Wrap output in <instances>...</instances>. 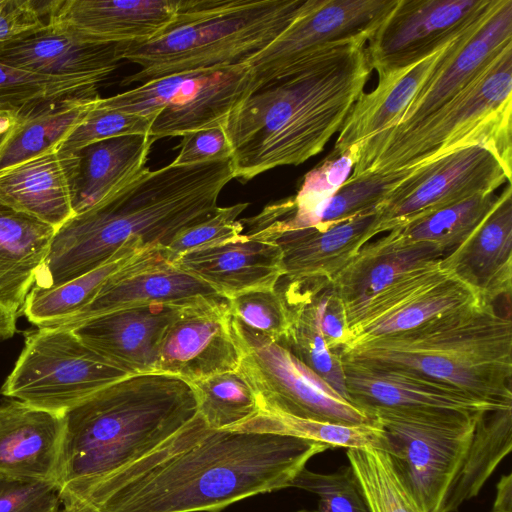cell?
I'll use <instances>...</instances> for the list:
<instances>
[{"instance_id": "cell-1", "label": "cell", "mask_w": 512, "mask_h": 512, "mask_svg": "<svg viewBox=\"0 0 512 512\" xmlns=\"http://www.w3.org/2000/svg\"><path fill=\"white\" fill-rule=\"evenodd\" d=\"M326 443L216 430L198 413L152 451L96 485L72 512H219L291 487Z\"/></svg>"}, {"instance_id": "cell-2", "label": "cell", "mask_w": 512, "mask_h": 512, "mask_svg": "<svg viewBox=\"0 0 512 512\" xmlns=\"http://www.w3.org/2000/svg\"><path fill=\"white\" fill-rule=\"evenodd\" d=\"M233 178L231 159L147 168L57 228L33 286L56 287L124 252L165 248L179 232L216 211L221 191Z\"/></svg>"}, {"instance_id": "cell-3", "label": "cell", "mask_w": 512, "mask_h": 512, "mask_svg": "<svg viewBox=\"0 0 512 512\" xmlns=\"http://www.w3.org/2000/svg\"><path fill=\"white\" fill-rule=\"evenodd\" d=\"M365 42L332 48L268 83L234 109L223 124L234 178L299 165L339 132L373 70Z\"/></svg>"}, {"instance_id": "cell-4", "label": "cell", "mask_w": 512, "mask_h": 512, "mask_svg": "<svg viewBox=\"0 0 512 512\" xmlns=\"http://www.w3.org/2000/svg\"><path fill=\"white\" fill-rule=\"evenodd\" d=\"M197 414L192 385L161 372L124 377L67 411L56 478L61 512H72L101 481L152 451Z\"/></svg>"}, {"instance_id": "cell-5", "label": "cell", "mask_w": 512, "mask_h": 512, "mask_svg": "<svg viewBox=\"0 0 512 512\" xmlns=\"http://www.w3.org/2000/svg\"><path fill=\"white\" fill-rule=\"evenodd\" d=\"M341 356L512 405V321L492 304L443 313L409 331L347 348Z\"/></svg>"}, {"instance_id": "cell-6", "label": "cell", "mask_w": 512, "mask_h": 512, "mask_svg": "<svg viewBox=\"0 0 512 512\" xmlns=\"http://www.w3.org/2000/svg\"><path fill=\"white\" fill-rule=\"evenodd\" d=\"M309 0H179L156 37L130 43L124 59L140 66L121 85L247 63L276 40Z\"/></svg>"}, {"instance_id": "cell-7", "label": "cell", "mask_w": 512, "mask_h": 512, "mask_svg": "<svg viewBox=\"0 0 512 512\" xmlns=\"http://www.w3.org/2000/svg\"><path fill=\"white\" fill-rule=\"evenodd\" d=\"M472 145L490 148L512 172V45L424 120L353 147L356 162L349 177L409 170Z\"/></svg>"}, {"instance_id": "cell-8", "label": "cell", "mask_w": 512, "mask_h": 512, "mask_svg": "<svg viewBox=\"0 0 512 512\" xmlns=\"http://www.w3.org/2000/svg\"><path fill=\"white\" fill-rule=\"evenodd\" d=\"M260 88L250 65L208 68L165 76L117 95L102 106L153 116L156 140L223 126L229 114Z\"/></svg>"}, {"instance_id": "cell-9", "label": "cell", "mask_w": 512, "mask_h": 512, "mask_svg": "<svg viewBox=\"0 0 512 512\" xmlns=\"http://www.w3.org/2000/svg\"><path fill=\"white\" fill-rule=\"evenodd\" d=\"M130 374L64 327H38L24 347L1 394L64 415L96 392Z\"/></svg>"}, {"instance_id": "cell-10", "label": "cell", "mask_w": 512, "mask_h": 512, "mask_svg": "<svg viewBox=\"0 0 512 512\" xmlns=\"http://www.w3.org/2000/svg\"><path fill=\"white\" fill-rule=\"evenodd\" d=\"M232 327L242 354L238 370L255 391L261 412L345 425L379 423L279 342L252 331L233 317Z\"/></svg>"}, {"instance_id": "cell-11", "label": "cell", "mask_w": 512, "mask_h": 512, "mask_svg": "<svg viewBox=\"0 0 512 512\" xmlns=\"http://www.w3.org/2000/svg\"><path fill=\"white\" fill-rule=\"evenodd\" d=\"M480 416L409 419L375 415L385 431L387 453L396 473L419 512H441L466 460Z\"/></svg>"}, {"instance_id": "cell-12", "label": "cell", "mask_w": 512, "mask_h": 512, "mask_svg": "<svg viewBox=\"0 0 512 512\" xmlns=\"http://www.w3.org/2000/svg\"><path fill=\"white\" fill-rule=\"evenodd\" d=\"M511 176L498 156L481 145L463 147L421 164L378 206L377 235L477 194L495 192L511 182Z\"/></svg>"}, {"instance_id": "cell-13", "label": "cell", "mask_w": 512, "mask_h": 512, "mask_svg": "<svg viewBox=\"0 0 512 512\" xmlns=\"http://www.w3.org/2000/svg\"><path fill=\"white\" fill-rule=\"evenodd\" d=\"M397 0H309L304 12L251 58L260 88L335 47L367 42Z\"/></svg>"}, {"instance_id": "cell-14", "label": "cell", "mask_w": 512, "mask_h": 512, "mask_svg": "<svg viewBox=\"0 0 512 512\" xmlns=\"http://www.w3.org/2000/svg\"><path fill=\"white\" fill-rule=\"evenodd\" d=\"M499 0H397L369 38L368 62L378 76L436 52Z\"/></svg>"}, {"instance_id": "cell-15", "label": "cell", "mask_w": 512, "mask_h": 512, "mask_svg": "<svg viewBox=\"0 0 512 512\" xmlns=\"http://www.w3.org/2000/svg\"><path fill=\"white\" fill-rule=\"evenodd\" d=\"M476 302L481 301L442 267L441 259L430 262L407 273L368 302L350 327L349 342L343 351L409 331L438 315Z\"/></svg>"}, {"instance_id": "cell-16", "label": "cell", "mask_w": 512, "mask_h": 512, "mask_svg": "<svg viewBox=\"0 0 512 512\" xmlns=\"http://www.w3.org/2000/svg\"><path fill=\"white\" fill-rule=\"evenodd\" d=\"M241 348L232 327L228 300L183 308L162 338L155 372L189 383L236 371Z\"/></svg>"}, {"instance_id": "cell-17", "label": "cell", "mask_w": 512, "mask_h": 512, "mask_svg": "<svg viewBox=\"0 0 512 512\" xmlns=\"http://www.w3.org/2000/svg\"><path fill=\"white\" fill-rule=\"evenodd\" d=\"M223 300L227 299L168 260L163 247H151L112 275L81 312L52 327L71 328L90 318L135 306L189 307Z\"/></svg>"}, {"instance_id": "cell-18", "label": "cell", "mask_w": 512, "mask_h": 512, "mask_svg": "<svg viewBox=\"0 0 512 512\" xmlns=\"http://www.w3.org/2000/svg\"><path fill=\"white\" fill-rule=\"evenodd\" d=\"M342 360L349 399L369 414L378 410L401 414H482L512 408L408 372L343 357Z\"/></svg>"}, {"instance_id": "cell-19", "label": "cell", "mask_w": 512, "mask_h": 512, "mask_svg": "<svg viewBox=\"0 0 512 512\" xmlns=\"http://www.w3.org/2000/svg\"><path fill=\"white\" fill-rule=\"evenodd\" d=\"M378 212L359 215L324 230L308 228L259 240L282 253L284 292H314L330 285L356 253L377 235Z\"/></svg>"}, {"instance_id": "cell-20", "label": "cell", "mask_w": 512, "mask_h": 512, "mask_svg": "<svg viewBox=\"0 0 512 512\" xmlns=\"http://www.w3.org/2000/svg\"><path fill=\"white\" fill-rule=\"evenodd\" d=\"M510 45L512 0H502L475 33L425 81L396 126L375 136L399 133L436 112L464 90Z\"/></svg>"}, {"instance_id": "cell-21", "label": "cell", "mask_w": 512, "mask_h": 512, "mask_svg": "<svg viewBox=\"0 0 512 512\" xmlns=\"http://www.w3.org/2000/svg\"><path fill=\"white\" fill-rule=\"evenodd\" d=\"M480 17L446 45L428 57L402 69L378 76V84L363 92L344 120L334 148L344 154L376 134L396 126L425 81L460 47L500 5Z\"/></svg>"}, {"instance_id": "cell-22", "label": "cell", "mask_w": 512, "mask_h": 512, "mask_svg": "<svg viewBox=\"0 0 512 512\" xmlns=\"http://www.w3.org/2000/svg\"><path fill=\"white\" fill-rule=\"evenodd\" d=\"M441 265L467 285L486 304L506 298L512 291V187L498 195L497 202L478 227L441 258Z\"/></svg>"}, {"instance_id": "cell-23", "label": "cell", "mask_w": 512, "mask_h": 512, "mask_svg": "<svg viewBox=\"0 0 512 512\" xmlns=\"http://www.w3.org/2000/svg\"><path fill=\"white\" fill-rule=\"evenodd\" d=\"M179 0H49L47 24L99 43H143L174 19Z\"/></svg>"}, {"instance_id": "cell-24", "label": "cell", "mask_w": 512, "mask_h": 512, "mask_svg": "<svg viewBox=\"0 0 512 512\" xmlns=\"http://www.w3.org/2000/svg\"><path fill=\"white\" fill-rule=\"evenodd\" d=\"M183 308L168 304L129 307L90 318L68 329L130 374L155 372L164 333Z\"/></svg>"}, {"instance_id": "cell-25", "label": "cell", "mask_w": 512, "mask_h": 512, "mask_svg": "<svg viewBox=\"0 0 512 512\" xmlns=\"http://www.w3.org/2000/svg\"><path fill=\"white\" fill-rule=\"evenodd\" d=\"M171 262L227 300L252 291L275 289L284 276L279 246L244 233L187 252Z\"/></svg>"}, {"instance_id": "cell-26", "label": "cell", "mask_w": 512, "mask_h": 512, "mask_svg": "<svg viewBox=\"0 0 512 512\" xmlns=\"http://www.w3.org/2000/svg\"><path fill=\"white\" fill-rule=\"evenodd\" d=\"M130 43H99L46 24L0 45V62L50 76L93 77L104 81L124 60Z\"/></svg>"}, {"instance_id": "cell-27", "label": "cell", "mask_w": 512, "mask_h": 512, "mask_svg": "<svg viewBox=\"0 0 512 512\" xmlns=\"http://www.w3.org/2000/svg\"><path fill=\"white\" fill-rule=\"evenodd\" d=\"M443 256L436 246L402 242L393 231L365 244L332 281L344 305L348 328L378 293L412 270Z\"/></svg>"}, {"instance_id": "cell-28", "label": "cell", "mask_w": 512, "mask_h": 512, "mask_svg": "<svg viewBox=\"0 0 512 512\" xmlns=\"http://www.w3.org/2000/svg\"><path fill=\"white\" fill-rule=\"evenodd\" d=\"M64 416L13 400L0 405V473L55 481Z\"/></svg>"}, {"instance_id": "cell-29", "label": "cell", "mask_w": 512, "mask_h": 512, "mask_svg": "<svg viewBox=\"0 0 512 512\" xmlns=\"http://www.w3.org/2000/svg\"><path fill=\"white\" fill-rule=\"evenodd\" d=\"M77 155L53 148L0 173V202L56 229L70 219Z\"/></svg>"}, {"instance_id": "cell-30", "label": "cell", "mask_w": 512, "mask_h": 512, "mask_svg": "<svg viewBox=\"0 0 512 512\" xmlns=\"http://www.w3.org/2000/svg\"><path fill=\"white\" fill-rule=\"evenodd\" d=\"M156 139L149 134L126 135L89 144L77 152L72 189L73 214L103 202L141 175L147 168Z\"/></svg>"}, {"instance_id": "cell-31", "label": "cell", "mask_w": 512, "mask_h": 512, "mask_svg": "<svg viewBox=\"0 0 512 512\" xmlns=\"http://www.w3.org/2000/svg\"><path fill=\"white\" fill-rule=\"evenodd\" d=\"M56 228L0 202V305L19 315Z\"/></svg>"}, {"instance_id": "cell-32", "label": "cell", "mask_w": 512, "mask_h": 512, "mask_svg": "<svg viewBox=\"0 0 512 512\" xmlns=\"http://www.w3.org/2000/svg\"><path fill=\"white\" fill-rule=\"evenodd\" d=\"M101 80L82 76H50L0 62V112L16 121L63 101L99 97Z\"/></svg>"}, {"instance_id": "cell-33", "label": "cell", "mask_w": 512, "mask_h": 512, "mask_svg": "<svg viewBox=\"0 0 512 512\" xmlns=\"http://www.w3.org/2000/svg\"><path fill=\"white\" fill-rule=\"evenodd\" d=\"M512 449V408L483 413L477 420L463 467L450 488L441 512H457L476 497Z\"/></svg>"}, {"instance_id": "cell-34", "label": "cell", "mask_w": 512, "mask_h": 512, "mask_svg": "<svg viewBox=\"0 0 512 512\" xmlns=\"http://www.w3.org/2000/svg\"><path fill=\"white\" fill-rule=\"evenodd\" d=\"M97 98L56 103L43 111L16 121L0 149V173L58 145L88 116Z\"/></svg>"}, {"instance_id": "cell-35", "label": "cell", "mask_w": 512, "mask_h": 512, "mask_svg": "<svg viewBox=\"0 0 512 512\" xmlns=\"http://www.w3.org/2000/svg\"><path fill=\"white\" fill-rule=\"evenodd\" d=\"M281 293L291 311L292 323L287 334L277 342L350 401L345 386L342 356L332 352L326 344L315 293Z\"/></svg>"}, {"instance_id": "cell-36", "label": "cell", "mask_w": 512, "mask_h": 512, "mask_svg": "<svg viewBox=\"0 0 512 512\" xmlns=\"http://www.w3.org/2000/svg\"><path fill=\"white\" fill-rule=\"evenodd\" d=\"M143 250L121 253L102 266L53 288L33 286L21 314L37 327L60 325L89 305L104 283Z\"/></svg>"}, {"instance_id": "cell-37", "label": "cell", "mask_w": 512, "mask_h": 512, "mask_svg": "<svg viewBox=\"0 0 512 512\" xmlns=\"http://www.w3.org/2000/svg\"><path fill=\"white\" fill-rule=\"evenodd\" d=\"M234 431L268 432L322 442L334 448L388 452L385 431L378 424L345 425L260 412Z\"/></svg>"}, {"instance_id": "cell-38", "label": "cell", "mask_w": 512, "mask_h": 512, "mask_svg": "<svg viewBox=\"0 0 512 512\" xmlns=\"http://www.w3.org/2000/svg\"><path fill=\"white\" fill-rule=\"evenodd\" d=\"M495 192L477 194L392 230L405 243H429L445 255L478 227L497 202Z\"/></svg>"}, {"instance_id": "cell-39", "label": "cell", "mask_w": 512, "mask_h": 512, "mask_svg": "<svg viewBox=\"0 0 512 512\" xmlns=\"http://www.w3.org/2000/svg\"><path fill=\"white\" fill-rule=\"evenodd\" d=\"M198 413L216 430H236L261 412L255 391L239 370L219 373L190 383Z\"/></svg>"}, {"instance_id": "cell-40", "label": "cell", "mask_w": 512, "mask_h": 512, "mask_svg": "<svg viewBox=\"0 0 512 512\" xmlns=\"http://www.w3.org/2000/svg\"><path fill=\"white\" fill-rule=\"evenodd\" d=\"M346 454L371 512H419L387 452L347 449Z\"/></svg>"}, {"instance_id": "cell-41", "label": "cell", "mask_w": 512, "mask_h": 512, "mask_svg": "<svg viewBox=\"0 0 512 512\" xmlns=\"http://www.w3.org/2000/svg\"><path fill=\"white\" fill-rule=\"evenodd\" d=\"M411 170L372 172L355 178L349 177L324 206L315 229L324 230L359 215L376 212L378 206Z\"/></svg>"}, {"instance_id": "cell-42", "label": "cell", "mask_w": 512, "mask_h": 512, "mask_svg": "<svg viewBox=\"0 0 512 512\" xmlns=\"http://www.w3.org/2000/svg\"><path fill=\"white\" fill-rule=\"evenodd\" d=\"M291 487L319 496L316 509L298 512H371L350 464L332 473H317L305 467L295 477Z\"/></svg>"}, {"instance_id": "cell-43", "label": "cell", "mask_w": 512, "mask_h": 512, "mask_svg": "<svg viewBox=\"0 0 512 512\" xmlns=\"http://www.w3.org/2000/svg\"><path fill=\"white\" fill-rule=\"evenodd\" d=\"M231 316L247 328L279 341L289 331L292 316L277 288L252 291L228 300Z\"/></svg>"}, {"instance_id": "cell-44", "label": "cell", "mask_w": 512, "mask_h": 512, "mask_svg": "<svg viewBox=\"0 0 512 512\" xmlns=\"http://www.w3.org/2000/svg\"><path fill=\"white\" fill-rule=\"evenodd\" d=\"M99 100L84 121L58 145V150L75 153L89 144L105 139L149 134L153 116L108 108L102 106Z\"/></svg>"}, {"instance_id": "cell-45", "label": "cell", "mask_w": 512, "mask_h": 512, "mask_svg": "<svg viewBox=\"0 0 512 512\" xmlns=\"http://www.w3.org/2000/svg\"><path fill=\"white\" fill-rule=\"evenodd\" d=\"M248 206L249 203H237L218 207L207 219L179 232L164 248L166 257L173 261L187 252L239 237L244 227L237 218Z\"/></svg>"}, {"instance_id": "cell-46", "label": "cell", "mask_w": 512, "mask_h": 512, "mask_svg": "<svg viewBox=\"0 0 512 512\" xmlns=\"http://www.w3.org/2000/svg\"><path fill=\"white\" fill-rule=\"evenodd\" d=\"M55 481L0 473V512H61Z\"/></svg>"}, {"instance_id": "cell-47", "label": "cell", "mask_w": 512, "mask_h": 512, "mask_svg": "<svg viewBox=\"0 0 512 512\" xmlns=\"http://www.w3.org/2000/svg\"><path fill=\"white\" fill-rule=\"evenodd\" d=\"M232 150L223 126L201 129L182 136L172 165H190L231 159Z\"/></svg>"}, {"instance_id": "cell-48", "label": "cell", "mask_w": 512, "mask_h": 512, "mask_svg": "<svg viewBox=\"0 0 512 512\" xmlns=\"http://www.w3.org/2000/svg\"><path fill=\"white\" fill-rule=\"evenodd\" d=\"M46 25L39 0H0V45Z\"/></svg>"}, {"instance_id": "cell-49", "label": "cell", "mask_w": 512, "mask_h": 512, "mask_svg": "<svg viewBox=\"0 0 512 512\" xmlns=\"http://www.w3.org/2000/svg\"><path fill=\"white\" fill-rule=\"evenodd\" d=\"M314 293L326 344L332 352L341 355L349 342V328L344 305L336 294L332 283Z\"/></svg>"}, {"instance_id": "cell-50", "label": "cell", "mask_w": 512, "mask_h": 512, "mask_svg": "<svg viewBox=\"0 0 512 512\" xmlns=\"http://www.w3.org/2000/svg\"><path fill=\"white\" fill-rule=\"evenodd\" d=\"M491 512H512V473L500 477Z\"/></svg>"}, {"instance_id": "cell-51", "label": "cell", "mask_w": 512, "mask_h": 512, "mask_svg": "<svg viewBox=\"0 0 512 512\" xmlns=\"http://www.w3.org/2000/svg\"><path fill=\"white\" fill-rule=\"evenodd\" d=\"M17 314L0 305V340L8 339L16 332Z\"/></svg>"}, {"instance_id": "cell-52", "label": "cell", "mask_w": 512, "mask_h": 512, "mask_svg": "<svg viewBox=\"0 0 512 512\" xmlns=\"http://www.w3.org/2000/svg\"><path fill=\"white\" fill-rule=\"evenodd\" d=\"M15 125L16 120L12 116L0 112V149L11 135Z\"/></svg>"}]
</instances>
